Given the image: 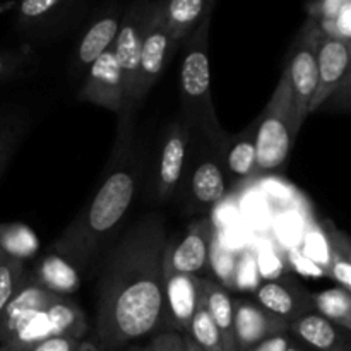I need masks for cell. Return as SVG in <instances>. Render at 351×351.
<instances>
[{
	"label": "cell",
	"mask_w": 351,
	"mask_h": 351,
	"mask_svg": "<svg viewBox=\"0 0 351 351\" xmlns=\"http://www.w3.org/2000/svg\"><path fill=\"white\" fill-rule=\"evenodd\" d=\"M261 285V273L257 266V252L250 247L237 252L235 269L232 278V290L256 291Z\"/></svg>",
	"instance_id": "obj_30"
},
{
	"label": "cell",
	"mask_w": 351,
	"mask_h": 351,
	"mask_svg": "<svg viewBox=\"0 0 351 351\" xmlns=\"http://www.w3.org/2000/svg\"><path fill=\"white\" fill-rule=\"evenodd\" d=\"M26 276L27 273L23 261L12 259L0 252V314L10 298L16 295V291L23 287Z\"/></svg>",
	"instance_id": "obj_29"
},
{
	"label": "cell",
	"mask_w": 351,
	"mask_h": 351,
	"mask_svg": "<svg viewBox=\"0 0 351 351\" xmlns=\"http://www.w3.org/2000/svg\"><path fill=\"white\" fill-rule=\"evenodd\" d=\"M256 298L257 305L288 324L312 312V295L290 278H278L259 285Z\"/></svg>",
	"instance_id": "obj_16"
},
{
	"label": "cell",
	"mask_w": 351,
	"mask_h": 351,
	"mask_svg": "<svg viewBox=\"0 0 351 351\" xmlns=\"http://www.w3.org/2000/svg\"><path fill=\"white\" fill-rule=\"evenodd\" d=\"M192 134L182 120L171 122L158 146L153 170V194L158 201L177 197L187 170Z\"/></svg>",
	"instance_id": "obj_8"
},
{
	"label": "cell",
	"mask_w": 351,
	"mask_h": 351,
	"mask_svg": "<svg viewBox=\"0 0 351 351\" xmlns=\"http://www.w3.org/2000/svg\"><path fill=\"white\" fill-rule=\"evenodd\" d=\"M216 226L211 219H195L182 237L167 242L163 254V271L201 276L208 273L209 247Z\"/></svg>",
	"instance_id": "obj_12"
},
{
	"label": "cell",
	"mask_w": 351,
	"mask_h": 351,
	"mask_svg": "<svg viewBox=\"0 0 351 351\" xmlns=\"http://www.w3.org/2000/svg\"><path fill=\"white\" fill-rule=\"evenodd\" d=\"M0 351H5V348H2V346H0Z\"/></svg>",
	"instance_id": "obj_42"
},
{
	"label": "cell",
	"mask_w": 351,
	"mask_h": 351,
	"mask_svg": "<svg viewBox=\"0 0 351 351\" xmlns=\"http://www.w3.org/2000/svg\"><path fill=\"white\" fill-rule=\"evenodd\" d=\"M153 0H136L122 12L119 33L113 41V51L119 60L125 88L127 112L132 113L137 106V84H139L141 45L144 31L153 10Z\"/></svg>",
	"instance_id": "obj_7"
},
{
	"label": "cell",
	"mask_w": 351,
	"mask_h": 351,
	"mask_svg": "<svg viewBox=\"0 0 351 351\" xmlns=\"http://www.w3.org/2000/svg\"><path fill=\"white\" fill-rule=\"evenodd\" d=\"M57 298L58 295L41 288L27 273L23 287L16 291L0 314V346L5 345L29 319L53 304Z\"/></svg>",
	"instance_id": "obj_17"
},
{
	"label": "cell",
	"mask_w": 351,
	"mask_h": 351,
	"mask_svg": "<svg viewBox=\"0 0 351 351\" xmlns=\"http://www.w3.org/2000/svg\"><path fill=\"white\" fill-rule=\"evenodd\" d=\"M300 127L293 95L283 72L266 108L254 122L256 173H267L285 167Z\"/></svg>",
	"instance_id": "obj_4"
},
{
	"label": "cell",
	"mask_w": 351,
	"mask_h": 351,
	"mask_svg": "<svg viewBox=\"0 0 351 351\" xmlns=\"http://www.w3.org/2000/svg\"><path fill=\"white\" fill-rule=\"evenodd\" d=\"M288 346H290V339H288V336L276 335V336H271V338L263 339V341L254 345L252 348H249L247 351H288Z\"/></svg>",
	"instance_id": "obj_36"
},
{
	"label": "cell",
	"mask_w": 351,
	"mask_h": 351,
	"mask_svg": "<svg viewBox=\"0 0 351 351\" xmlns=\"http://www.w3.org/2000/svg\"><path fill=\"white\" fill-rule=\"evenodd\" d=\"M165 247V221L151 213L112 249L98 281L93 343L99 351H115L163 326Z\"/></svg>",
	"instance_id": "obj_1"
},
{
	"label": "cell",
	"mask_w": 351,
	"mask_h": 351,
	"mask_svg": "<svg viewBox=\"0 0 351 351\" xmlns=\"http://www.w3.org/2000/svg\"><path fill=\"white\" fill-rule=\"evenodd\" d=\"M77 351H99V350H98V346H96L93 341H81V345H79Z\"/></svg>",
	"instance_id": "obj_38"
},
{
	"label": "cell",
	"mask_w": 351,
	"mask_h": 351,
	"mask_svg": "<svg viewBox=\"0 0 351 351\" xmlns=\"http://www.w3.org/2000/svg\"><path fill=\"white\" fill-rule=\"evenodd\" d=\"M184 343H185V350H187V351H204V350L199 348V346L195 345V343L192 341L189 336H184Z\"/></svg>",
	"instance_id": "obj_39"
},
{
	"label": "cell",
	"mask_w": 351,
	"mask_h": 351,
	"mask_svg": "<svg viewBox=\"0 0 351 351\" xmlns=\"http://www.w3.org/2000/svg\"><path fill=\"white\" fill-rule=\"evenodd\" d=\"M208 16L185 40V55L180 65V99L184 120L192 136L208 141L216 151H221L228 134L219 125L211 91V65H209Z\"/></svg>",
	"instance_id": "obj_3"
},
{
	"label": "cell",
	"mask_w": 351,
	"mask_h": 351,
	"mask_svg": "<svg viewBox=\"0 0 351 351\" xmlns=\"http://www.w3.org/2000/svg\"><path fill=\"white\" fill-rule=\"evenodd\" d=\"M129 351H151V350H149V346H134V348Z\"/></svg>",
	"instance_id": "obj_40"
},
{
	"label": "cell",
	"mask_w": 351,
	"mask_h": 351,
	"mask_svg": "<svg viewBox=\"0 0 351 351\" xmlns=\"http://www.w3.org/2000/svg\"><path fill=\"white\" fill-rule=\"evenodd\" d=\"M81 341L82 339H74V338H53V339H48V341L40 343V345L31 346V348L19 350V351H77Z\"/></svg>",
	"instance_id": "obj_35"
},
{
	"label": "cell",
	"mask_w": 351,
	"mask_h": 351,
	"mask_svg": "<svg viewBox=\"0 0 351 351\" xmlns=\"http://www.w3.org/2000/svg\"><path fill=\"white\" fill-rule=\"evenodd\" d=\"M321 29L314 19H308L298 33L287 67L283 69L285 75L290 84L293 95L295 106H297L298 122L304 123L308 115V106L317 89V40Z\"/></svg>",
	"instance_id": "obj_9"
},
{
	"label": "cell",
	"mask_w": 351,
	"mask_h": 351,
	"mask_svg": "<svg viewBox=\"0 0 351 351\" xmlns=\"http://www.w3.org/2000/svg\"><path fill=\"white\" fill-rule=\"evenodd\" d=\"M328 226V250L329 259L326 266V274L332 281L338 283L339 288L350 291L351 288V249L350 240L343 235L339 230L331 225V221H326Z\"/></svg>",
	"instance_id": "obj_24"
},
{
	"label": "cell",
	"mask_w": 351,
	"mask_h": 351,
	"mask_svg": "<svg viewBox=\"0 0 351 351\" xmlns=\"http://www.w3.org/2000/svg\"><path fill=\"white\" fill-rule=\"evenodd\" d=\"M9 151H10L9 136L0 132V177H2L3 168H5L7 165V160H9Z\"/></svg>",
	"instance_id": "obj_37"
},
{
	"label": "cell",
	"mask_w": 351,
	"mask_h": 351,
	"mask_svg": "<svg viewBox=\"0 0 351 351\" xmlns=\"http://www.w3.org/2000/svg\"><path fill=\"white\" fill-rule=\"evenodd\" d=\"M141 158L132 147V113L120 115L115 147L105 180L95 197L53 242L51 250L84 269L129 211L141 177Z\"/></svg>",
	"instance_id": "obj_2"
},
{
	"label": "cell",
	"mask_w": 351,
	"mask_h": 351,
	"mask_svg": "<svg viewBox=\"0 0 351 351\" xmlns=\"http://www.w3.org/2000/svg\"><path fill=\"white\" fill-rule=\"evenodd\" d=\"M86 331L88 321L82 308L69 297H58L53 304L29 319L2 348L19 351L53 338L82 339Z\"/></svg>",
	"instance_id": "obj_6"
},
{
	"label": "cell",
	"mask_w": 351,
	"mask_h": 351,
	"mask_svg": "<svg viewBox=\"0 0 351 351\" xmlns=\"http://www.w3.org/2000/svg\"><path fill=\"white\" fill-rule=\"evenodd\" d=\"M77 98L81 101L93 103L110 112L119 113V115L129 113L122 71H120L113 47L99 55L84 72V82L79 89Z\"/></svg>",
	"instance_id": "obj_11"
},
{
	"label": "cell",
	"mask_w": 351,
	"mask_h": 351,
	"mask_svg": "<svg viewBox=\"0 0 351 351\" xmlns=\"http://www.w3.org/2000/svg\"><path fill=\"white\" fill-rule=\"evenodd\" d=\"M226 191V171L218 151L208 141L192 136L187 170L178 194L184 195L195 211H202L219 204Z\"/></svg>",
	"instance_id": "obj_5"
},
{
	"label": "cell",
	"mask_w": 351,
	"mask_h": 351,
	"mask_svg": "<svg viewBox=\"0 0 351 351\" xmlns=\"http://www.w3.org/2000/svg\"><path fill=\"white\" fill-rule=\"evenodd\" d=\"M223 168L226 175L235 180H245L256 173V141H254V123L243 132L228 134L221 151H219Z\"/></svg>",
	"instance_id": "obj_23"
},
{
	"label": "cell",
	"mask_w": 351,
	"mask_h": 351,
	"mask_svg": "<svg viewBox=\"0 0 351 351\" xmlns=\"http://www.w3.org/2000/svg\"><path fill=\"white\" fill-rule=\"evenodd\" d=\"M82 271L67 257L57 252H48L41 257L29 276L50 293L69 297L81 288Z\"/></svg>",
	"instance_id": "obj_19"
},
{
	"label": "cell",
	"mask_w": 351,
	"mask_h": 351,
	"mask_svg": "<svg viewBox=\"0 0 351 351\" xmlns=\"http://www.w3.org/2000/svg\"><path fill=\"white\" fill-rule=\"evenodd\" d=\"M185 336H189L199 348L204 351H225L221 335H219L213 319L209 317L202 302L199 304L197 311L192 317L191 328H189V332Z\"/></svg>",
	"instance_id": "obj_28"
},
{
	"label": "cell",
	"mask_w": 351,
	"mask_h": 351,
	"mask_svg": "<svg viewBox=\"0 0 351 351\" xmlns=\"http://www.w3.org/2000/svg\"><path fill=\"white\" fill-rule=\"evenodd\" d=\"M312 311L345 331L351 329V297L350 291L343 288H331L312 295Z\"/></svg>",
	"instance_id": "obj_26"
},
{
	"label": "cell",
	"mask_w": 351,
	"mask_h": 351,
	"mask_svg": "<svg viewBox=\"0 0 351 351\" xmlns=\"http://www.w3.org/2000/svg\"><path fill=\"white\" fill-rule=\"evenodd\" d=\"M29 64V58L23 51H0V82L21 75Z\"/></svg>",
	"instance_id": "obj_32"
},
{
	"label": "cell",
	"mask_w": 351,
	"mask_h": 351,
	"mask_svg": "<svg viewBox=\"0 0 351 351\" xmlns=\"http://www.w3.org/2000/svg\"><path fill=\"white\" fill-rule=\"evenodd\" d=\"M177 43L168 33L163 19V2H154L149 21L141 45L139 84H137V105L149 95L160 77L163 75Z\"/></svg>",
	"instance_id": "obj_10"
},
{
	"label": "cell",
	"mask_w": 351,
	"mask_h": 351,
	"mask_svg": "<svg viewBox=\"0 0 351 351\" xmlns=\"http://www.w3.org/2000/svg\"><path fill=\"white\" fill-rule=\"evenodd\" d=\"M69 0H21L17 5V21L23 26H34L50 19Z\"/></svg>",
	"instance_id": "obj_31"
},
{
	"label": "cell",
	"mask_w": 351,
	"mask_h": 351,
	"mask_svg": "<svg viewBox=\"0 0 351 351\" xmlns=\"http://www.w3.org/2000/svg\"><path fill=\"white\" fill-rule=\"evenodd\" d=\"M216 0H163V19L175 43H182L208 16Z\"/></svg>",
	"instance_id": "obj_21"
},
{
	"label": "cell",
	"mask_w": 351,
	"mask_h": 351,
	"mask_svg": "<svg viewBox=\"0 0 351 351\" xmlns=\"http://www.w3.org/2000/svg\"><path fill=\"white\" fill-rule=\"evenodd\" d=\"M345 351H350V348H348V350H345Z\"/></svg>",
	"instance_id": "obj_43"
},
{
	"label": "cell",
	"mask_w": 351,
	"mask_h": 351,
	"mask_svg": "<svg viewBox=\"0 0 351 351\" xmlns=\"http://www.w3.org/2000/svg\"><path fill=\"white\" fill-rule=\"evenodd\" d=\"M350 5V0H319L311 10V19L315 23H328L338 17L345 7Z\"/></svg>",
	"instance_id": "obj_33"
},
{
	"label": "cell",
	"mask_w": 351,
	"mask_h": 351,
	"mask_svg": "<svg viewBox=\"0 0 351 351\" xmlns=\"http://www.w3.org/2000/svg\"><path fill=\"white\" fill-rule=\"evenodd\" d=\"M151 351H187L184 336L175 331H163L153 338L149 345Z\"/></svg>",
	"instance_id": "obj_34"
},
{
	"label": "cell",
	"mask_w": 351,
	"mask_h": 351,
	"mask_svg": "<svg viewBox=\"0 0 351 351\" xmlns=\"http://www.w3.org/2000/svg\"><path fill=\"white\" fill-rule=\"evenodd\" d=\"M288 351H297V350H293V348H291V346H288Z\"/></svg>",
	"instance_id": "obj_41"
},
{
	"label": "cell",
	"mask_w": 351,
	"mask_h": 351,
	"mask_svg": "<svg viewBox=\"0 0 351 351\" xmlns=\"http://www.w3.org/2000/svg\"><path fill=\"white\" fill-rule=\"evenodd\" d=\"M290 324L269 314L261 305L247 300H233V336L239 351H247L263 339L285 335Z\"/></svg>",
	"instance_id": "obj_15"
},
{
	"label": "cell",
	"mask_w": 351,
	"mask_h": 351,
	"mask_svg": "<svg viewBox=\"0 0 351 351\" xmlns=\"http://www.w3.org/2000/svg\"><path fill=\"white\" fill-rule=\"evenodd\" d=\"M235 263L237 252L221 242L218 230H215L211 239V247H209L208 273L215 274L216 283L221 285L226 290H232V278L233 269H235Z\"/></svg>",
	"instance_id": "obj_27"
},
{
	"label": "cell",
	"mask_w": 351,
	"mask_h": 351,
	"mask_svg": "<svg viewBox=\"0 0 351 351\" xmlns=\"http://www.w3.org/2000/svg\"><path fill=\"white\" fill-rule=\"evenodd\" d=\"M163 326L167 331L187 335L201 304V278L163 271Z\"/></svg>",
	"instance_id": "obj_14"
},
{
	"label": "cell",
	"mask_w": 351,
	"mask_h": 351,
	"mask_svg": "<svg viewBox=\"0 0 351 351\" xmlns=\"http://www.w3.org/2000/svg\"><path fill=\"white\" fill-rule=\"evenodd\" d=\"M290 328L305 345L317 351H345L350 348L348 331L314 311L291 322Z\"/></svg>",
	"instance_id": "obj_20"
},
{
	"label": "cell",
	"mask_w": 351,
	"mask_h": 351,
	"mask_svg": "<svg viewBox=\"0 0 351 351\" xmlns=\"http://www.w3.org/2000/svg\"><path fill=\"white\" fill-rule=\"evenodd\" d=\"M201 302L221 335L225 351H239L233 336V298L228 290L209 278H201Z\"/></svg>",
	"instance_id": "obj_22"
},
{
	"label": "cell",
	"mask_w": 351,
	"mask_h": 351,
	"mask_svg": "<svg viewBox=\"0 0 351 351\" xmlns=\"http://www.w3.org/2000/svg\"><path fill=\"white\" fill-rule=\"evenodd\" d=\"M122 10L112 9L98 17L79 40L74 53V64L79 74H84L89 65L108 48L113 47L117 33H119Z\"/></svg>",
	"instance_id": "obj_18"
},
{
	"label": "cell",
	"mask_w": 351,
	"mask_h": 351,
	"mask_svg": "<svg viewBox=\"0 0 351 351\" xmlns=\"http://www.w3.org/2000/svg\"><path fill=\"white\" fill-rule=\"evenodd\" d=\"M40 250V239L23 223L0 225V252L17 261L33 259Z\"/></svg>",
	"instance_id": "obj_25"
},
{
	"label": "cell",
	"mask_w": 351,
	"mask_h": 351,
	"mask_svg": "<svg viewBox=\"0 0 351 351\" xmlns=\"http://www.w3.org/2000/svg\"><path fill=\"white\" fill-rule=\"evenodd\" d=\"M315 55H317V89L308 106V113L321 108L341 88L348 91L350 82V41L321 33Z\"/></svg>",
	"instance_id": "obj_13"
}]
</instances>
